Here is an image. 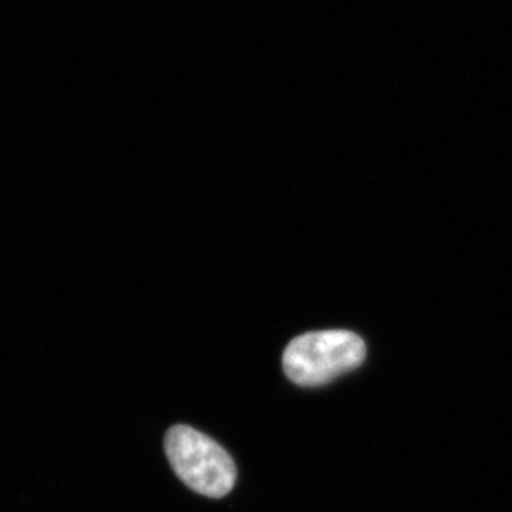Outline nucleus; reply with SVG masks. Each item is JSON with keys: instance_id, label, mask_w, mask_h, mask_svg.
Listing matches in <instances>:
<instances>
[{"instance_id": "f257e3e1", "label": "nucleus", "mask_w": 512, "mask_h": 512, "mask_svg": "<svg viewBox=\"0 0 512 512\" xmlns=\"http://www.w3.org/2000/svg\"><path fill=\"white\" fill-rule=\"evenodd\" d=\"M365 359V342L356 333L320 330L305 333L289 343L284 353V370L293 383L316 387L352 372Z\"/></svg>"}, {"instance_id": "f03ea898", "label": "nucleus", "mask_w": 512, "mask_h": 512, "mask_svg": "<svg viewBox=\"0 0 512 512\" xmlns=\"http://www.w3.org/2000/svg\"><path fill=\"white\" fill-rule=\"evenodd\" d=\"M164 447L175 474L195 493L222 498L234 488V460L220 444L200 431L175 426L168 430Z\"/></svg>"}]
</instances>
